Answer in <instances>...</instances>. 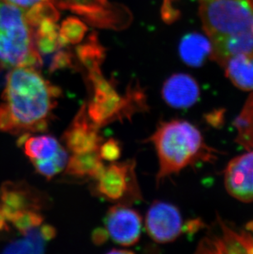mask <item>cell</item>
<instances>
[{
	"instance_id": "cell-1",
	"label": "cell",
	"mask_w": 253,
	"mask_h": 254,
	"mask_svg": "<svg viewBox=\"0 0 253 254\" xmlns=\"http://www.w3.org/2000/svg\"><path fill=\"white\" fill-rule=\"evenodd\" d=\"M61 95V89L37 68L13 67L6 77L0 103V130L19 136L46 132Z\"/></svg>"
},
{
	"instance_id": "cell-2",
	"label": "cell",
	"mask_w": 253,
	"mask_h": 254,
	"mask_svg": "<svg viewBox=\"0 0 253 254\" xmlns=\"http://www.w3.org/2000/svg\"><path fill=\"white\" fill-rule=\"evenodd\" d=\"M199 15L212 51L224 67L239 54L253 52V5L248 0H198Z\"/></svg>"
},
{
	"instance_id": "cell-3",
	"label": "cell",
	"mask_w": 253,
	"mask_h": 254,
	"mask_svg": "<svg viewBox=\"0 0 253 254\" xmlns=\"http://www.w3.org/2000/svg\"><path fill=\"white\" fill-rule=\"evenodd\" d=\"M149 141L155 146L159 159L157 185L189 166L213 163L219 154L206 143L201 131L187 120L160 122Z\"/></svg>"
},
{
	"instance_id": "cell-4",
	"label": "cell",
	"mask_w": 253,
	"mask_h": 254,
	"mask_svg": "<svg viewBox=\"0 0 253 254\" xmlns=\"http://www.w3.org/2000/svg\"><path fill=\"white\" fill-rule=\"evenodd\" d=\"M86 82L91 91L86 111L97 127L130 119L134 114L147 110L146 94L139 84L129 85L125 95H120L112 81L105 79L101 68L87 71Z\"/></svg>"
},
{
	"instance_id": "cell-5",
	"label": "cell",
	"mask_w": 253,
	"mask_h": 254,
	"mask_svg": "<svg viewBox=\"0 0 253 254\" xmlns=\"http://www.w3.org/2000/svg\"><path fill=\"white\" fill-rule=\"evenodd\" d=\"M0 64L4 67L37 69L43 64L26 12L6 0H0Z\"/></svg>"
},
{
	"instance_id": "cell-6",
	"label": "cell",
	"mask_w": 253,
	"mask_h": 254,
	"mask_svg": "<svg viewBox=\"0 0 253 254\" xmlns=\"http://www.w3.org/2000/svg\"><path fill=\"white\" fill-rule=\"evenodd\" d=\"M94 180V192L107 201L131 205L141 199L134 160L111 162Z\"/></svg>"
},
{
	"instance_id": "cell-7",
	"label": "cell",
	"mask_w": 253,
	"mask_h": 254,
	"mask_svg": "<svg viewBox=\"0 0 253 254\" xmlns=\"http://www.w3.org/2000/svg\"><path fill=\"white\" fill-rule=\"evenodd\" d=\"M145 226L149 236L159 244L174 242L185 232V225L179 209L162 201H155L149 207Z\"/></svg>"
},
{
	"instance_id": "cell-8",
	"label": "cell",
	"mask_w": 253,
	"mask_h": 254,
	"mask_svg": "<svg viewBox=\"0 0 253 254\" xmlns=\"http://www.w3.org/2000/svg\"><path fill=\"white\" fill-rule=\"evenodd\" d=\"M220 232L210 234L199 243L196 253L205 254H253V233L245 228L239 230L218 217Z\"/></svg>"
},
{
	"instance_id": "cell-9",
	"label": "cell",
	"mask_w": 253,
	"mask_h": 254,
	"mask_svg": "<svg viewBox=\"0 0 253 254\" xmlns=\"http://www.w3.org/2000/svg\"><path fill=\"white\" fill-rule=\"evenodd\" d=\"M142 220L140 214L129 205L118 203L108 211L105 230L118 245L131 247L141 237Z\"/></svg>"
},
{
	"instance_id": "cell-10",
	"label": "cell",
	"mask_w": 253,
	"mask_h": 254,
	"mask_svg": "<svg viewBox=\"0 0 253 254\" xmlns=\"http://www.w3.org/2000/svg\"><path fill=\"white\" fill-rule=\"evenodd\" d=\"M67 151L72 154L86 153L98 150L104 141L97 127L89 117L86 105L81 106L72 122L63 134Z\"/></svg>"
},
{
	"instance_id": "cell-11",
	"label": "cell",
	"mask_w": 253,
	"mask_h": 254,
	"mask_svg": "<svg viewBox=\"0 0 253 254\" xmlns=\"http://www.w3.org/2000/svg\"><path fill=\"white\" fill-rule=\"evenodd\" d=\"M225 190L231 197L253 201V150L232 159L224 173Z\"/></svg>"
},
{
	"instance_id": "cell-12",
	"label": "cell",
	"mask_w": 253,
	"mask_h": 254,
	"mask_svg": "<svg viewBox=\"0 0 253 254\" xmlns=\"http://www.w3.org/2000/svg\"><path fill=\"white\" fill-rule=\"evenodd\" d=\"M47 195L26 182L3 183L0 189V207L7 211H41L48 206Z\"/></svg>"
},
{
	"instance_id": "cell-13",
	"label": "cell",
	"mask_w": 253,
	"mask_h": 254,
	"mask_svg": "<svg viewBox=\"0 0 253 254\" xmlns=\"http://www.w3.org/2000/svg\"><path fill=\"white\" fill-rule=\"evenodd\" d=\"M162 98L175 109H188L198 101L201 91L195 78L187 73H175L165 80L161 89Z\"/></svg>"
},
{
	"instance_id": "cell-14",
	"label": "cell",
	"mask_w": 253,
	"mask_h": 254,
	"mask_svg": "<svg viewBox=\"0 0 253 254\" xmlns=\"http://www.w3.org/2000/svg\"><path fill=\"white\" fill-rule=\"evenodd\" d=\"M18 143L22 146L32 165L54 160L65 149L51 135H22L18 139Z\"/></svg>"
},
{
	"instance_id": "cell-15",
	"label": "cell",
	"mask_w": 253,
	"mask_h": 254,
	"mask_svg": "<svg viewBox=\"0 0 253 254\" xmlns=\"http://www.w3.org/2000/svg\"><path fill=\"white\" fill-rule=\"evenodd\" d=\"M212 46L207 36L197 32L187 34L179 42L181 60L191 67H200L210 57Z\"/></svg>"
},
{
	"instance_id": "cell-16",
	"label": "cell",
	"mask_w": 253,
	"mask_h": 254,
	"mask_svg": "<svg viewBox=\"0 0 253 254\" xmlns=\"http://www.w3.org/2000/svg\"><path fill=\"white\" fill-rule=\"evenodd\" d=\"M223 67L234 86L243 91H253V52L233 56Z\"/></svg>"
},
{
	"instance_id": "cell-17",
	"label": "cell",
	"mask_w": 253,
	"mask_h": 254,
	"mask_svg": "<svg viewBox=\"0 0 253 254\" xmlns=\"http://www.w3.org/2000/svg\"><path fill=\"white\" fill-rule=\"evenodd\" d=\"M105 168L98 150L86 153L72 154L65 167V174L78 179L95 180Z\"/></svg>"
},
{
	"instance_id": "cell-18",
	"label": "cell",
	"mask_w": 253,
	"mask_h": 254,
	"mask_svg": "<svg viewBox=\"0 0 253 254\" xmlns=\"http://www.w3.org/2000/svg\"><path fill=\"white\" fill-rule=\"evenodd\" d=\"M34 41L40 55H51L63 48L60 43V28L53 20H43L33 28Z\"/></svg>"
},
{
	"instance_id": "cell-19",
	"label": "cell",
	"mask_w": 253,
	"mask_h": 254,
	"mask_svg": "<svg viewBox=\"0 0 253 254\" xmlns=\"http://www.w3.org/2000/svg\"><path fill=\"white\" fill-rule=\"evenodd\" d=\"M236 130L235 142L247 151L253 150V91L233 123Z\"/></svg>"
},
{
	"instance_id": "cell-20",
	"label": "cell",
	"mask_w": 253,
	"mask_h": 254,
	"mask_svg": "<svg viewBox=\"0 0 253 254\" xmlns=\"http://www.w3.org/2000/svg\"><path fill=\"white\" fill-rule=\"evenodd\" d=\"M76 55L80 64L89 71L101 67L105 59V49L99 43L96 35L91 34L86 43L76 48Z\"/></svg>"
},
{
	"instance_id": "cell-21",
	"label": "cell",
	"mask_w": 253,
	"mask_h": 254,
	"mask_svg": "<svg viewBox=\"0 0 253 254\" xmlns=\"http://www.w3.org/2000/svg\"><path fill=\"white\" fill-rule=\"evenodd\" d=\"M55 7L81 15L84 20L93 17L107 7V0H51Z\"/></svg>"
},
{
	"instance_id": "cell-22",
	"label": "cell",
	"mask_w": 253,
	"mask_h": 254,
	"mask_svg": "<svg viewBox=\"0 0 253 254\" xmlns=\"http://www.w3.org/2000/svg\"><path fill=\"white\" fill-rule=\"evenodd\" d=\"M86 25L76 17H68L62 22L60 28V43L63 47L76 45L83 40L86 33Z\"/></svg>"
},
{
	"instance_id": "cell-23",
	"label": "cell",
	"mask_w": 253,
	"mask_h": 254,
	"mask_svg": "<svg viewBox=\"0 0 253 254\" xmlns=\"http://www.w3.org/2000/svg\"><path fill=\"white\" fill-rule=\"evenodd\" d=\"M26 12V19L31 28L33 29L43 20H53L57 22L60 17V12L51 1L41 2L34 6Z\"/></svg>"
},
{
	"instance_id": "cell-24",
	"label": "cell",
	"mask_w": 253,
	"mask_h": 254,
	"mask_svg": "<svg viewBox=\"0 0 253 254\" xmlns=\"http://www.w3.org/2000/svg\"><path fill=\"white\" fill-rule=\"evenodd\" d=\"M98 151L103 161L115 162L121 156L122 146L118 140L110 138L105 142L103 141L99 147Z\"/></svg>"
},
{
	"instance_id": "cell-25",
	"label": "cell",
	"mask_w": 253,
	"mask_h": 254,
	"mask_svg": "<svg viewBox=\"0 0 253 254\" xmlns=\"http://www.w3.org/2000/svg\"><path fill=\"white\" fill-rule=\"evenodd\" d=\"M72 54L68 51H58L54 57L51 59L49 70L51 72H55L56 70L72 67Z\"/></svg>"
},
{
	"instance_id": "cell-26",
	"label": "cell",
	"mask_w": 253,
	"mask_h": 254,
	"mask_svg": "<svg viewBox=\"0 0 253 254\" xmlns=\"http://www.w3.org/2000/svg\"><path fill=\"white\" fill-rule=\"evenodd\" d=\"M6 1L11 3V4L22 8L24 11H27V10L30 9L34 6H36V5L39 4V3H41V2L51 1V0H6Z\"/></svg>"
},
{
	"instance_id": "cell-27",
	"label": "cell",
	"mask_w": 253,
	"mask_h": 254,
	"mask_svg": "<svg viewBox=\"0 0 253 254\" xmlns=\"http://www.w3.org/2000/svg\"><path fill=\"white\" fill-rule=\"evenodd\" d=\"M108 236L109 235H108L106 230L100 228L94 231L92 239H93V242L96 245H101L106 241Z\"/></svg>"
},
{
	"instance_id": "cell-28",
	"label": "cell",
	"mask_w": 253,
	"mask_h": 254,
	"mask_svg": "<svg viewBox=\"0 0 253 254\" xmlns=\"http://www.w3.org/2000/svg\"><path fill=\"white\" fill-rule=\"evenodd\" d=\"M109 254H133V252L132 251H131V250H110V252H109Z\"/></svg>"
},
{
	"instance_id": "cell-29",
	"label": "cell",
	"mask_w": 253,
	"mask_h": 254,
	"mask_svg": "<svg viewBox=\"0 0 253 254\" xmlns=\"http://www.w3.org/2000/svg\"><path fill=\"white\" fill-rule=\"evenodd\" d=\"M247 229L248 230H250L251 232L253 233V221H252V222H250V223L248 224L246 226Z\"/></svg>"
},
{
	"instance_id": "cell-30",
	"label": "cell",
	"mask_w": 253,
	"mask_h": 254,
	"mask_svg": "<svg viewBox=\"0 0 253 254\" xmlns=\"http://www.w3.org/2000/svg\"><path fill=\"white\" fill-rule=\"evenodd\" d=\"M248 1H249V2H251L252 4L253 5V0H248Z\"/></svg>"
}]
</instances>
